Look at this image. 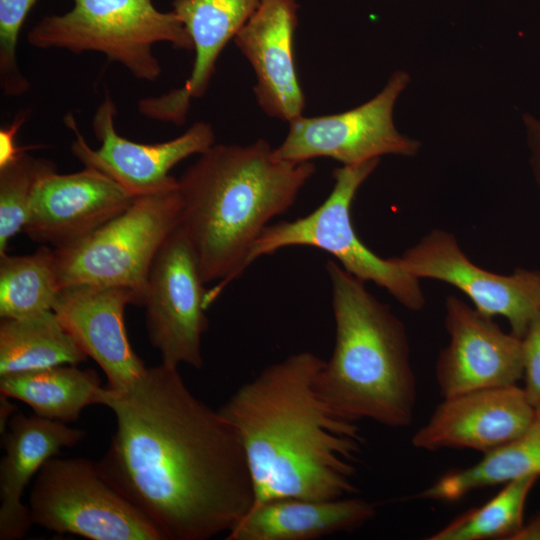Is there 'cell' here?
<instances>
[{"label": "cell", "mask_w": 540, "mask_h": 540, "mask_svg": "<svg viewBox=\"0 0 540 540\" xmlns=\"http://www.w3.org/2000/svg\"><path fill=\"white\" fill-rule=\"evenodd\" d=\"M116 429L102 476L162 540L228 533L255 503L242 443L231 424L187 388L177 367H147L130 387H106Z\"/></svg>", "instance_id": "1"}, {"label": "cell", "mask_w": 540, "mask_h": 540, "mask_svg": "<svg viewBox=\"0 0 540 540\" xmlns=\"http://www.w3.org/2000/svg\"><path fill=\"white\" fill-rule=\"evenodd\" d=\"M323 363L310 351L291 354L242 384L218 409L244 448L254 505L357 492L352 479L362 451L361 430L321 392Z\"/></svg>", "instance_id": "2"}, {"label": "cell", "mask_w": 540, "mask_h": 540, "mask_svg": "<svg viewBox=\"0 0 540 540\" xmlns=\"http://www.w3.org/2000/svg\"><path fill=\"white\" fill-rule=\"evenodd\" d=\"M316 171L311 161L279 159L264 139L214 144L178 179L180 226L196 253L208 289L207 308L249 266L269 222L288 211Z\"/></svg>", "instance_id": "3"}, {"label": "cell", "mask_w": 540, "mask_h": 540, "mask_svg": "<svg viewBox=\"0 0 540 540\" xmlns=\"http://www.w3.org/2000/svg\"><path fill=\"white\" fill-rule=\"evenodd\" d=\"M331 284L335 344L318 375L327 400L354 421L391 428L413 420L417 384L402 321L336 261L325 265Z\"/></svg>", "instance_id": "4"}, {"label": "cell", "mask_w": 540, "mask_h": 540, "mask_svg": "<svg viewBox=\"0 0 540 540\" xmlns=\"http://www.w3.org/2000/svg\"><path fill=\"white\" fill-rule=\"evenodd\" d=\"M178 179L134 198L127 209L81 239L55 249L62 288L90 285L132 292L143 306L153 260L180 226Z\"/></svg>", "instance_id": "5"}, {"label": "cell", "mask_w": 540, "mask_h": 540, "mask_svg": "<svg viewBox=\"0 0 540 540\" xmlns=\"http://www.w3.org/2000/svg\"><path fill=\"white\" fill-rule=\"evenodd\" d=\"M71 1L69 11L45 16L31 28L27 35L31 46L99 52L146 81H155L161 74L154 44L193 49L178 16L172 10H158L152 0Z\"/></svg>", "instance_id": "6"}, {"label": "cell", "mask_w": 540, "mask_h": 540, "mask_svg": "<svg viewBox=\"0 0 540 540\" xmlns=\"http://www.w3.org/2000/svg\"><path fill=\"white\" fill-rule=\"evenodd\" d=\"M379 161L374 159L336 168L332 173L334 185L323 203L306 216L268 225L255 243L248 265L287 247L317 248L335 257L338 264L356 278L386 289L406 308L421 310L425 298L419 279L402 267L398 257L384 259L372 252L353 227V200Z\"/></svg>", "instance_id": "7"}, {"label": "cell", "mask_w": 540, "mask_h": 540, "mask_svg": "<svg viewBox=\"0 0 540 540\" xmlns=\"http://www.w3.org/2000/svg\"><path fill=\"white\" fill-rule=\"evenodd\" d=\"M33 524L91 540H162L156 528L85 458L47 460L29 497Z\"/></svg>", "instance_id": "8"}, {"label": "cell", "mask_w": 540, "mask_h": 540, "mask_svg": "<svg viewBox=\"0 0 540 540\" xmlns=\"http://www.w3.org/2000/svg\"><path fill=\"white\" fill-rule=\"evenodd\" d=\"M409 81L408 73L398 70L376 96L355 108L330 115H301L288 123L286 137L274 148L275 156L291 162L324 157L352 165L388 154L414 155L420 143L399 133L393 122L396 100Z\"/></svg>", "instance_id": "9"}, {"label": "cell", "mask_w": 540, "mask_h": 540, "mask_svg": "<svg viewBox=\"0 0 540 540\" xmlns=\"http://www.w3.org/2000/svg\"><path fill=\"white\" fill-rule=\"evenodd\" d=\"M205 284L192 244L179 226L153 260L143 304L147 335L162 363L203 366L201 339L208 328Z\"/></svg>", "instance_id": "10"}, {"label": "cell", "mask_w": 540, "mask_h": 540, "mask_svg": "<svg viewBox=\"0 0 540 540\" xmlns=\"http://www.w3.org/2000/svg\"><path fill=\"white\" fill-rule=\"evenodd\" d=\"M398 259L418 279L440 280L458 288L482 314L503 316L520 338L540 311V271L490 272L469 260L449 232H430Z\"/></svg>", "instance_id": "11"}, {"label": "cell", "mask_w": 540, "mask_h": 540, "mask_svg": "<svg viewBox=\"0 0 540 540\" xmlns=\"http://www.w3.org/2000/svg\"><path fill=\"white\" fill-rule=\"evenodd\" d=\"M116 106L109 93L97 108L92 129L100 142L92 149L85 141L74 117L65 116V124L75 134L71 151L85 166L96 169L120 184L133 196L159 190L175 180L170 170L191 155H199L215 144L211 124L194 123L171 140L143 144L118 134L115 128Z\"/></svg>", "instance_id": "12"}, {"label": "cell", "mask_w": 540, "mask_h": 540, "mask_svg": "<svg viewBox=\"0 0 540 540\" xmlns=\"http://www.w3.org/2000/svg\"><path fill=\"white\" fill-rule=\"evenodd\" d=\"M449 344L440 352L435 377L445 398L460 393L516 385L523 377L521 338L455 296L445 302Z\"/></svg>", "instance_id": "13"}, {"label": "cell", "mask_w": 540, "mask_h": 540, "mask_svg": "<svg viewBox=\"0 0 540 540\" xmlns=\"http://www.w3.org/2000/svg\"><path fill=\"white\" fill-rule=\"evenodd\" d=\"M134 198L96 169L53 171L37 183L23 231L35 242L63 247L119 215Z\"/></svg>", "instance_id": "14"}, {"label": "cell", "mask_w": 540, "mask_h": 540, "mask_svg": "<svg viewBox=\"0 0 540 540\" xmlns=\"http://www.w3.org/2000/svg\"><path fill=\"white\" fill-rule=\"evenodd\" d=\"M536 409L516 385L445 397L412 436L417 449H472L486 453L521 435Z\"/></svg>", "instance_id": "15"}, {"label": "cell", "mask_w": 540, "mask_h": 540, "mask_svg": "<svg viewBox=\"0 0 540 540\" xmlns=\"http://www.w3.org/2000/svg\"><path fill=\"white\" fill-rule=\"evenodd\" d=\"M298 9L297 0H262L233 39L255 73L259 107L287 123L305 108L294 56Z\"/></svg>", "instance_id": "16"}, {"label": "cell", "mask_w": 540, "mask_h": 540, "mask_svg": "<svg viewBox=\"0 0 540 540\" xmlns=\"http://www.w3.org/2000/svg\"><path fill=\"white\" fill-rule=\"evenodd\" d=\"M135 305L131 291L119 287L77 285L62 288L53 311L78 345L103 370L110 388L123 391L147 367L127 336L124 313Z\"/></svg>", "instance_id": "17"}, {"label": "cell", "mask_w": 540, "mask_h": 540, "mask_svg": "<svg viewBox=\"0 0 540 540\" xmlns=\"http://www.w3.org/2000/svg\"><path fill=\"white\" fill-rule=\"evenodd\" d=\"M261 2L173 0L172 11L185 27L195 51L192 70L181 87L139 100L138 111L150 119L182 125L191 101L206 93L224 47L234 39Z\"/></svg>", "instance_id": "18"}, {"label": "cell", "mask_w": 540, "mask_h": 540, "mask_svg": "<svg viewBox=\"0 0 540 540\" xmlns=\"http://www.w3.org/2000/svg\"><path fill=\"white\" fill-rule=\"evenodd\" d=\"M86 435L66 423L36 414H13L3 433L5 455L0 463V539L25 537L33 522L22 503L26 485L44 463L64 447H73Z\"/></svg>", "instance_id": "19"}, {"label": "cell", "mask_w": 540, "mask_h": 540, "mask_svg": "<svg viewBox=\"0 0 540 540\" xmlns=\"http://www.w3.org/2000/svg\"><path fill=\"white\" fill-rule=\"evenodd\" d=\"M375 514V504L358 497L277 498L254 505L226 539L313 540L355 530Z\"/></svg>", "instance_id": "20"}, {"label": "cell", "mask_w": 540, "mask_h": 540, "mask_svg": "<svg viewBox=\"0 0 540 540\" xmlns=\"http://www.w3.org/2000/svg\"><path fill=\"white\" fill-rule=\"evenodd\" d=\"M106 391L95 370L77 365L0 376L1 394L26 403L38 416L64 423L76 421L89 405H103Z\"/></svg>", "instance_id": "21"}, {"label": "cell", "mask_w": 540, "mask_h": 540, "mask_svg": "<svg viewBox=\"0 0 540 540\" xmlns=\"http://www.w3.org/2000/svg\"><path fill=\"white\" fill-rule=\"evenodd\" d=\"M87 359L53 310L21 318H1L0 376L78 365Z\"/></svg>", "instance_id": "22"}, {"label": "cell", "mask_w": 540, "mask_h": 540, "mask_svg": "<svg viewBox=\"0 0 540 540\" xmlns=\"http://www.w3.org/2000/svg\"><path fill=\"white\" fill-rule=\"evenodd\" d=\"M474 465L440 477L416 498L455 501L484 487L508 483L534 475L540 476V408L529 427L515 439L483 453Z\"/></svg>", "instance_id": "23"}, {"label": "cell", "mask_w": 540, "mask_h": 540, "mask_svg": "<svg viewBox=\"0 0 540 540\" xmlns=\"http://www.w3.org/2000/svg\"><path fill=\"white\" fill-rule=\"evenodd\" d=\"M61 287L55 249L0 256V317L21 318L53 310Z\"/></svg>", "instance_id": "24"}, {"label": "cell", "mask_w": 540, "mask_h": 540, "mask_svg": "<svg viewBox=\"0 0 540 540\" xmlns=\"http://www.w3.org/2000/svg\"><path fill=\"white\" fill-rule=\"evenodd\" d=\"M537 479L529 475L505 483L484 505L460 515L427 539L512 540L523 526L525 503Z\"/></svg>", "instance_id": "25"}, {"label": "cell", "mask_w": 540, "mask_h": 540, "mask_svg": "<svg viewBox=\"0 0 540 540\" xmlns=\"http://www.w3.org/2000/svg\"><path fill=\"white\" fill-rule=\"evenodd\" d=\"M53 171V161L26 152L0 169V256L6 254L9 240L23 230L37 183Z\"/></svg>", "instance_id": "26"}, {"label": "cell", "mask_w": 540, "mask_h": 540, "mask_svg": "<svg viewBox=\"0 0 540 540\" xmlns=\"http://www.w3.org/2000/svg\"><path fill=\"white\" fill-rule=\"evenodd\" d=\"M37 0H0V84L6 96H20L30 87L17 58L23 24Z\"/></svg>", "instance_id": "27"}, {"label": "cell", "mask_w": 540, "mask_h": 540, "mask_svg": "<svg viewBox=\"0 0 540 540\" xmlns=\"http://www.w3.org/2000/svg\"><path fill=\"white\" fill-rule=\"evenodd\" d=\"M524 393L529 403L540 408V311L531 320L521 338Z\"/></svg>", "instance_id": "28"}, {"label": "cell", "mask_w": 540, "mask_h": 540, "mask_svg": "<svg viewBox=\"0 0 540 540\" xmlns=\"http://www.w3.org/2000/svg\"><path fill=\"white\" fill-rule=\"evenodd\" d=\"M27 118L26 112L18 114L13 122L0 129V169L14 162L19 156L25 153L30 147H19L16 145V135Z\"/></svg>", "instance_id": "29"}, {"label": "cell", "mask_w": 540, "mask_h": 540, "mask_svg": "<svg viewBox=\"0 0 540 540\" xmlns=\"http://www.w3.org/2000/svg\"><path fill=\"white\" fill-rule=\"evenodd\" d=\"M527 128L528 142L532 152V166L538 184L540 185V121L530 115L524 116Z\"/></svg>", "instance_id": "30"}, {"label": "cell", "mask_w": 540, "mask_h": 540, "mask_svg": "<svg viewBox=\"0 0 540 540\" xmlns=\"http://www.w3.org/2000/svg\"><path fill=\"white\" fill-rule=\"evenodd\" d=\"M512 540H540V512L513 536Z\"/></svg>", "instance_id": "31"}, {"label": "cell", "mask_w": 540, "mask_h": 540, "mask_svg": "<svg viewBox=\"0 0 540 540\" xmlns=\"http://www.w3.org/2000/svg\"><path fill=\"white\" fill-rule=\"evenodd\" d=\"M8 399H9L8 396L1 394L0 431L2 434L6 431L8 422L11 419L12 415L14 414V411L16 410V406L12 404Z\"/></svg>", "instance_id": "32"}]
</instances>
